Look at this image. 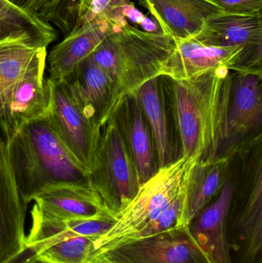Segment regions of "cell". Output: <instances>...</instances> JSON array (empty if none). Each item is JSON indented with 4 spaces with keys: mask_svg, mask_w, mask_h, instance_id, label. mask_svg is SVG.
<instances>
[{
    "mask_svg": "<svg viewBox=\"0 0 262 263\" xmlns=\"http://www.w3.org/2000/svg\"><path fill=\"white\" fill-rule=\"evenodd\" d=\"M261 70L238 72L232 83L226 120V141L232 142L261 127Z\"/></svg>",
    "mask_w": 262,
    "mask_h": 263,
    "instance_id": "5bb4252c",
    "label": "cell"
},
{
    "mask_svg": "<svg viewBox=\"0 0 262 263\" xmlns=\"http://www.w3.org/2000/svg\"><path fill=\"white\" fill-rule=\"evenodd\" d=\"M8 1L10 2V3H13V4H15V2L17 1V0H8Z\"/></svg>",
    "mask_w": 262,
    "mask_h": 263,
    "instance_id": "f546056e",
    "label": "cell"
},
{
    "mask_svg": "<svg viewBox=\"0 0 262 263\" xmlns=\"http://www.w3.org/2000/svg\"><path fill=\"white\" fill-rule=\"evenodd\" d=\"M158 78L146 82L135 94L152 129L158 159V168L169 163L170 154L166 108Z\"/></svg>",
    "mask_w": 262,
    "mask_h": 263,
    "instance_id": "7402d4cb",
    "label": "cell"
},
{
    "mask_svg": "<svg viewBox=\"0 0 262 263\" xmlns=\"http://www.w3.org/2000/svg\"><path fill=\"white\" fill-rule=\"evenodd\" d=\"M120 27L103 20L74 27L47 55L48 78L54 82L66 80L106 37Z\"/></svg>",
    "mask_w": 262,
    "mask_h": 263,
    "instance_id": "4fadbf2b",
    "label": "cell"
},
{
    "mask_svg": "<svg viewBox=\"0 0 262 263\" xmlns=\"http://www.w3.org/2000/svg\"><path fill=\"white\" fill-rule=\"evenodd\" d=\"M89 181L106 211L115 219L141 185L132 153L115 115L101 128L96 166L89 175Z\"/></svg>",
    "mask_w": 262,
    "mask_h": 263,
    "instance_id": "5b68a950",
    "label": "cell"
},
{
    "mask_svg": "<svg viewBox=\"0 0 262 263\" xmlns=\"http://www.w3.org/2000/svg\"><path fill=\"white\" fill-rule=\"evenodd\" d=\"M115 115L132 153L140 182L143 183L157 170H155L150 133L135 96L126 99Z\"/></svg>",
    "mask_w": 262,
    "mask_h": 263,
    "instance_id": "d6986e66",
    "label": "cell"
},
{
    "mask_svg": "<svg viewBox=\"0 0 262 263\" xmlns=\"http://www.w3.org/2000/svg\"><path fill=\"white\" fill-rule=\"evenodd\" d=\"M63 81L85 114L98 127H103L107 122L106 112L112 92V81L108 74L88 57Z\"/></svg>",
    "mask_w": 262,
    "mask_h": 263,
    "instance_id": "ac0fdd59",
    "label": "cell"
},
{
    "mask_svg": "<svg viewBox=\"0 0 262 263\" xmlns=\"http://www.w3.org/2000/svg\"><path fill=\"white\" fill-rule=\"evenodd\" d=\"M28 35L46 46L55 41V28L8 0H0V40Z\"/></svg>",
    "mask_w": 262,
    "mask_h": 263,
    "instance_id": "603a6c76",
    "label": "cell"
},
{
    "mask_svg": "<svg viewBox=\"0 0 262 263\" xmlns=\"http://www.w3.org/2000/svg\"><path fill=\"white\" fill-rule=\"evenodd\" d=\"M49 98L44 117L71 154L90 175L96 166L101 128L83 112L66 81L47 77Z\"/></svg>",
    "mask_w": 262,
    "mask_h": 263,
    "instance_id": "8992f818",
    "label": "cell"
},
{
    "mask_svg": "<svg viewBox=\"0 0 262 263\" xmlns=\"http://www.w3.org/2000/svg\"><path fill=\"white\" fill-rule=\"evenodd\" d=\"M224 12L256 13L261 12L262 0H209Z\"/></svg>",
    "mask_w": 262,
    "mask_h": 263,
    "instance_id": "83f0119b",
    "label": "cell"
},
{
    "mask_svg": "<svg viewBox=\"0 0 262 263\" xmlns=\"http://www.w3.org/2000/svg\"><path fill=\"white\" fill-rule=\"evenodd\" d=\"M232 77L223 69L192 80L173 81L172 101L183 157L197 162L218 158L226 141Z\"/></svg>",
    "mask_w": 262,
    "mask_h": 263,
    "instance_id": "6da1fadb",
    "label": "cell"
},
{
    "mask_svg": "<svg viewBox=\"0 0 262 263\" xmlns=\"http://www.w3.org/2000/svg\"><path fill=\"white\" fill-rule=\"evenodd\" d=\"M34 263H47V262H43V261H39V260H38V261H36V262H35Z\"/></svg>",
    "mask_w": 262,
    "mask_h": 263,
    "instance_id": "4dcf8cb0",
    "label": "cell"
},
{
    "mask_svg": "<svg viewBox=\"0 0 262 263\" xmlns=\"http://www.w3.org/2000/svg\"><path fill=\"white\" fill-rule=\"evenodd\" d=\"M175 46V39L163 32L140 30L129 23L103 40L89 58L112 81L107 121L144 83L160 77Z\"/></svg>",
    "mask_w": 262,
    "mask_h": 263,
    "instance_id": "7a4b0ae2",
    "label": "cell"
},
{
    "mask_svg": "<svg viewBox=\"0 0 262 263\" xmlns=\"http://www.w3.org/2000/svg\"><path fill=\"white\" fill-rule=\"evenodd\" d=\"M192 39L213 47L262 45V12L232 13L221 11L208 18L201 30Z\"/></svg>",
    "mask_w": 262,
    "mask_h": 263,
    "instance_id": "2e32d148",
    "label": "cell"
},
{
    "mask_svg": "<svg viewBox=\"0 0 262 263\" xmlns=\"http://www.w3.org/2000/svg\"><path fill=\"white\" fill-rule=\"evenodd\" d=\"M46 58L38 59L0 101V129L6 142L25 125L46 114L49 98Z\"/></svg>",
    "mask_w": 262,
    "mask_h": 263,
    "instance_id": "30bf717a",
    "label": "cell"
},
{
    "mask_svg": "<svg viewBox=\"0 0 262 263\" xmlns=\"http://www.w3.org/2000/svg\"><path fill=\"white\" fill-rule=\"evenodd\" d=\"M186 191V190L178 197L175 198L169 207L153 222L145 226L138 231L132 233L120 244L155 236V235L178 228V222H179L180 217L184 207Z\"/></svg>",
    "mask_w": 262,
    "mask_h": 263,
    "instance_id": "484cf974",
    "label": "cell"
},
{
    "mask_svg": "<svg viewBox=\"0 0 262 263\" xmlns=\"http://www.w3.org/2000/svg\"><path fill=\"white\" fill-rule=\"evenodd\" d=\"M58 0H17L15 6L46 23L52 22Z\"/></svg>",
    "mask_w": 262,
    "mask_h": 263,
    "instance_id": "4316f807",
    "label": "cell"
},
{
    "mask_svg": "<svg viewBox=\"0 0 262 263\" xmlns=\"http://www.w3.org/2000/svg\"><path fill=\"white\" fill-rule=\"evenodd\" d=\"M47 46L28 35L0 40V101L42 57Z\"/></svg>",
    "mask_w": 262,
    "mask_h": 263,
    "instance_id": "44dd1931",
    "label": "cell"
},
{
    "mask_svg": "<svg viewBox=\"0 0 262 263\" xmlns=\"http://www.w3.org/2000/svg\"><path fill=\"white\" fill-rule=\"evenodd\" d=\"M235 193V184L225 182L216 200L205 207L188 227L212 263H231L226 220Z\"/></svg>",
    "mask_w": 262,
    "mask_h": 263,
    "instance_id": "e0dca14e",
    "label": "cell"
},
{
    "mask_svg": "<svg viewBox=\"0 0 262 263\" xmlns=\"http://www.w3.org/2000/svg\"><path fill=\"white\" fill-rule=\"evenodd\" d=\"M227 168L226 158L211 162H196L186 187L184 207L178 228L188 227L224 184Z\"/></svg>",
    "mask_w": 262,
    "mask_h": 263,
    "instance_id": "ffe728a7",
    "label": "cell"
},
{
    "mask_svg": "<svg viewBox=\"0 0 262 263\" xmlns=\"http://www.w3.org/2000/svg\"><path fill=\"white\" fill-rule=\"evenodd\" d=\"M89 263H111L107 262V261L104 260V259H101L99 257H94L92 258V260Z\"/></svg>",
    "mask_w": 262,
    "mask_h": 263,
    "instance_id": "f1b7e54d",
    "label": "cell"
},
{
    "mask_svg": "<svg viewBox=\"0 0 262 263\" xmlns=\"http://www.w3.org/2000/svg\"><path fill=\"white\" fill-rule=\"evenodd\" d=\"M27 204L15 182L7 147L0 135V263H34L24 232Z\"/></svg>",
    "mask_w": 262,
    "mask_h": 263,
    "instance_id": "ba28073f",
    "label": "cell"
},
{
    "mask_svg": "<svg viewBox=\"0 0 262 263\" xmlns=\"http://www.w3.org/2000/svg\"><path fill=\"white\" fill-rule=\"evenodd\" d=\"M196 162L182 156L158 168L152 177L142 183L135 197L117 216L113 227L95 241L94 256L116 247L157 219L186 190L191 171Z\"/></svg>",
    "mask_w": 262,
    "mask_h": 263,
    "instance_id": "277c9868",
    "label": "cell"
},
{
    "mask_svg": "<svg viewBox=\"0 0 262 263\" xmlns=\"http://www.w3.org/2000/svg\"><path fill=\"white\" fill-rule=\"evenodd\" d=\"M98 238L72 236L57 239L32 249L37 259L47 263H89Z\"/></svg>",
    "mask_w": 262,
    "mask_h": 263,
    "instance_id": "cb8c5ba5",
    "label": "cell"
},
{
    "mask_svg": "<svg viewBox=\"0 0 262 263\" xmlns=\"http://www.w3.org/2000/svg\"><path fill=\"white\" fill-rule=\"evenodd\" d=\"M245 48L213 47L198 43L194 39L175 40V46L163 65L160 77L173 81L192 80L217 71H243Z\"/></svg>",
    "mask_w": 262,
    "mask_h": 263,
    "instance_id": "8fae6325",
    "label": "cell"
},
{
    "mask_svg": "<svg viewBox=\"0 0 262 263\" xmlns=\"http://www.w3.org/2000/svg\"><path fill=\"white\" fill-rule=\"evenodd\" d=\"M6 144L17 186L26 204L49 185L90 184L89 173L44 117L25 125Z\"/></svg>",
    "mask_w": 262,
    "mask_h": 263,
    "instance_id": "3957f363",
    "label": "cell"
},
{
    "mask_svg": "<svg viewBox=\"0 0 262 263\" xmlns=\"http://www.w3.org/2000/svg\"><path fill=\"white\" fill-rule=\"evenodd\" d=\"M161 30L176 40L193 38L221 9L209 0H143Z\"/></svg>",
    "mask_w": 262,
    "mask_h": 263,
    "instance_id": "9a60e30c",
    "label": "cell"
},
{
    "mask_svg": "<svg viewBox=\"0 0 262 263\" xmlns=\"http://www.w3.org/2000/svg\"><path fill=\"white\" fill-rule=\"evenodd\" d=\"M231 263H262V168L259 162L249 194L232 199L226 220Z\"/></svg>",
    "mask_w": 262,
    "mask_h": 263,
    "instance_id": "9c48e42d",
    "label": "cell"
},
{
    "mask_svg": "<svg viewBox=\"0 0 262 263\" xmlns=\"http://www.w3.org/2000/svg\"><path fill=\"white\" fill-rule=\"evenodd\" d=\"M94 257L111 263H212L189 227L125 242Z\"/></svg>",
    "mask_w": 262,
    "mask_h": 263,
    "instance_id": "52a82bcc",
    "label": "cell"
},
{
    "mask_svg": "<svg viewBox=\"0 0 262 263\" xmlns=\"http://www.w3.org/2000/svg\"><path fill=\"white\" fill-rule=\"evenodd\" d=\"M129 5L130 0H90L77 15L74 27L97 20H106L117 26H125L128 24L126 12Z\"/></svg>",
    "mask_w": 262,
    "mask_h": 263,
    "instance_id": "d4e9b609",
    "label": "cell"
},
{
    "mask_svg": "<svg viewBox=\"0 0 262 263\" xmlns=\"http://www.w3.org/2000/svg\"><path fill=\"white\" fill-rule=\"evenodd\" d=\"M32 201L39 216L51 220L113 217L90 184L63 182L49 185L37 193Z\"/></svg>",
    "mask_w": 262,
    "mask_h": 263,
    "instance_id": "7c38bea8",
    "label": "cell"
}]
</instances>
